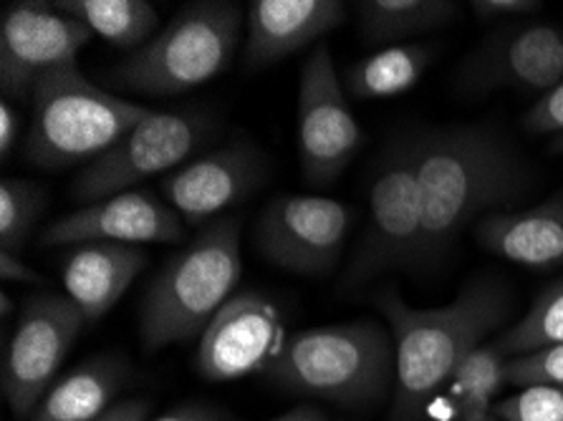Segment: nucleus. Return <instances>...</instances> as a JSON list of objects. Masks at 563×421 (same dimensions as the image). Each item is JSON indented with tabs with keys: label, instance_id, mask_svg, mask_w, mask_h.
Masks as SVG:
<instances>
[{
	"label": "nucleus",
	"instance_id": "6",
	"mask_svg": "<svg viewBox=\"0 0 563 421\" xmlns=\"http://www.w3.org/2000/svg\"><path fill=\"white\" fill-rule=\"evenodd\" d=\"M243 15V5L233 0L185 5L155 38L114 66L109 81L144 97H177L198 89L233 62Z\"/></svg>",
	"mask_w": 563,
	"mask_h": 421
},
{
	"label": "nucleus",
	"instance_id": "29",
	"mask_svg": "<svg viewBox=\"0 0 563 421\" xmlns=\"http://www.w3.org/2000/svg\"><path fill=\"white\" fill-rule=\"evenodd\" d=\"M523 129L533 136L563 134V81L541 93V99L526 111Z\"/></svg>",
	"mask_w": 563,
	"mask_h": 421
},
{
	"label": "nucleus",
	"instance_id": "35",
	"mask_svg": "<svg viewBox=\"0 0 563 421\" xmlns=\"http://www.w3.org/2000/svg\"><path fill=\"white\" fill-rule=\"evenodd\" d=\"M271 421H329L323 411H319L316 407H296L291 411H286L284 417H276Z\"/></svg>",
	"mask_w": 563,
	"mask_h": 421
},
{
	"label": "nucleus",
	"instance_id": "20",
	"mask_svg": "<svg viewBox=\"0 0 563 421\" xmlns=\"http://www.w3.org/2000/svg\"><path fill=\"white\" fill-rule=\"evenodd\" d=\"M130 379L132 368L122 356H93L51 386L29 421H97Z\"/></svg>",
	"mask_w": 563,
	"mask_h": 421
},
{
	"label": "nucleus",
	"instance_id": "26",
	"mask_svg": "<svg viewBox=\"0 0 563 421\" xmlns=\"http://www.w3.org/2000/svg\"><path fill=\"white\" fill-rule=\"evenodd\" d=\"M46 202V190L31 179L5 177L0 182V253L21 255Z\"/></svg>",
	"mask_w": 563,
	"mask_h": 421
},
{
	"label": "nucleus",
	"instance_id": "27",
	"mask_svg": "<svg viewBox=\"0 0 563 421\" xmlns=\"http://www.w3.org/2000/svg\"><path fill=\"white\" fill-rule=\"evenodd\" d=\"M493 417L500 421H563V389L545 384L520 386L508 399L496 401Z\"/></svg>",
	"mask_w": 563,
	"mask_h": 421
},
{
	"label": "nucleus",
	"instance_id": "12",
	"mask_svg": "<svg viewBox=\"0 0 563 421\" xmlns=\"http://www.w3.org/2000/svg\"><path fill=\"white\" fill-rule=\"evenodd\" d=\"M91 38L89 25L62 13L54 3L19 0L5 5L0 21L3 93L25 99L44 76L74 68L76 56Z\"/></svg>",
	"mask_w": 563,
	"mask_h": 421
},
{
	"label": "nucleus",
	"instance_id": "21",
	"mask_svg": "<svg viewBox=\"0 0 563 421\" xmlns=\"http://www.w3.org/2000/svg\"><path fill=\"white\" fill-rule=\"evenodd\" d=\"M434 51L424 43H397L374 51L346 71V91L352 99H389L407 93L432 64Z\"/></svg>",
	"mask_w": 563,
	"mask_h": 421
},
{
	"label": "nucleus",
	"instance_id": "9",
	"mask_svg": "<svg viewBox=\"0 0 563 421\" xmlns=\"http://www.w3.org/2000/svg\"><path fill=\"white\" fill-rule=\"evenodd\" d=\"M84 325L87 318L68 296L38 293L25 300L3 356V397L15 419L33 417Z\"/></svg>",
	"mask_w": 563,
	"mask_h": 421
},
{
	"label": "nucleus",
	"instance_id": "22",
	"mask_svg": "<svg viewBox=\"0 0 563 421\" xmlns=\"http://www.w3.org/2000/svg\"><path fill=\"white\" fill-rule=\"evenodd\" d=\"M354 8L366 43L397 46L407 38L448 25L460 5L450 0H362Z\"/></svg>",
	"mask_w": 563,
	"mask_h": 421
},
{
	"label": "nucleus",
	"instance_id": "17",
	"mask_svg": "<svg viewBox=\"0 0 563 421\" xmlns=\"http://www.w3.org/2000/svg\"><path fill=\"white\" fill-rule=\"evenodd\" d=\"M344 23L346 5L339 0H253L245 11L243 62L258 71L319 43Z\"/></svg>",
	"mask_w": 563,
	"mask_h": 421
},
{
	"label": "nucleus",
	"instance_id": "3",
	"mask_svg": "<svg viewBox=\"0 0 563 421\" xmlns=\"http://www.w3.org/2000/svg\"><path fill=\"white\" fill-rule=\"evenodd\" d=\"M243 273L241 222L218 218L190 245L173 255L142 306L144 351H159L205 333L233 298Z\"/></svg>",
	"mask_w": 563,
	"mask_h": 421
},
{
	"label": "nucleus",
	"instance_id": "2",
	"mask_svg": "<svg viewBox=\"0 0 563 421\" xmlns=\"http://www.w3.org/2000/svg\"><path fill=\"white\" fill-rule=\"evenodd\" d=\"M395 339V421H415L457 366L506 321L510 298L500 282L477 280L442 308H412L395 290L377 296Z\"/></svg>",
	"mask_w": 563,
	"mask_h": 421
},
{
	"label": "nucleus",
	"instance_id": "38",
	"mask_svg": "<svg viewBox=\"0 0 563 421\" xmlns=\"http://www.w3.org/2000/svg\"><path fill=\"white\" fill-rule=\"evenodd\" d=\"M477 421H500V419H496V417L490 414V417H485V419H477Z\"/></svg>",
	"mask_w": 563,
	"mask_h": 421
},
{
	"label": "nucleus",
	"instance_id": "11",
	"mask_svg": "<svg viewBox=\"0 0 563 421\" xmlns=\"http://www.w3.org/2000/svg\"><path fill=\"white\" fill-rule=\"evenodd\" d=\"M354 212L321 195H278L255 222V247L271 265L298 275H323L339 263Z\"/></svg>",
	"mask_w": 563,
	"mask_h": 421
},
{
	"label": "nucleus",
	"instance_id": "19",
	"mask_svg": "<svg viewBox=\"0 0 563 421\" xmlns=\"http://www.w3.org/2000/svg\"><path fill=\"white\" fill-rule=\"evenodd\" d=\"M477 245L531 270L563 265V192L536 208L490 212L475 228Z\"/></svg>",
	"mask_w": 563,
	"mask_h": 421
},
{
	"label": "nucleus",
	"instance_id": "28",
	"mask_svg": "<svg viewBox=\"0 0 563 421\" xmlns=\"http://www.w3.org/2000/svg\"><path fill=\"white\" fill-rule=\"evenodd\" d=\"M508 384L518 386V389L520 386H533V384H545V386L563 389V343L510 358Z\"/></svg>",
	"mask_w": 563,
	"mask_h": 421
},
{
	"label": "nucleus",
	"instance_id": "15",
	"mask_svg": "<svg viewBox=\"0 0 563 421\" xmlns=\"http://www.w3.org/2000/svg\"><path fill=\"white\" fill-rule=\"evenodd\" d=\"M180 243L185 220L175 208L147 190L122 192L64 214L41 230V247H74L84 243Z\"/></svg>",
	"mask_w": 563,
	"mask_h": 421
},
{
	"label": "nucleus",
	"instance_id": "16",
	"mask_svg": "<svg viewBox=\"0 0 563 421\" xmlns=\"http://www.w3.org/2000/svg\"><path fill=\"white\" fill-rule=\"evenodd\" d=\"M268 179V162L249 142L208 152L162 182V195L185 225H202L243 202Z\"/></svg>",
	"mask_w": 563,
	"mask_h": 421
},
{
	"label": "nucleus",
	"instance_id": "33",
	"mask_svg": "<svg viewBox=\"0 0 563 421\" xmlns=\"http://www.w3.org/2000/svg\"><path fill=\"white\" fill-rule=\"evenodd\" d=\"M0 275L5 282H31V286H44V278L21 261V255L0 253Z\"/></svg>",
	"mask_w": 563,
	"mask_h": 421
},
{
	"label": "nucleus",
	"instance_id": "32",
	"mask_svg": "<svg viewBox=\"0 0 563 421\" xmlns=\"http://www.w3.org/2000/svg\"><path fill=\"white\" fill-rule=\"evenodd\" d=\"M21 134V114L8 101L0 104V157L8 159Z\"/></svg>",
	"mask_w": 563,
	"mask_h": 421
},
{
	"label": "nucleus",
	"instance_id": "37",
	"mask_svg": "<svg viewBox=\"0 0 563 421\" xmlns=\"http://www.w3.org/2000/svg\"><path fill=\"white\" fill-rule=\"evenodd\" d=\"M551 152L553 154H563V134L561 136H553V140H551Z\"/></svg>",
	"mask_w": 563,
	"mask_h": 421
},
{
	"label": "nucleus",
	"instance_id": "5",
	"mask_svg": "<svg viewBox=\"0 0 563 421\" xmlns=\"http://www.w3.org/2000/svg\"><path fill=\"white\" fill-rule=\"evenodd\" d=\"M31 101L23 157L41 169L91 165L152 111L93 86L79 66L44 76Z\"/></svg>",
	"mask_w": 563,
	"mask_h": 421
},
{
	"label": "nucleus",
	"instance_id": "36",
	"mask_svg": "<svg viewBox=\"0 0 563 421\" xmlns=\"http://www.w3.org/2000/svg\"><path fill=\"white\" fill-rule=\"evenodd\" d=\"M0 308H3V311H0V315H3V318H8V315H11V311H13L11 296H8L5 290H3V296H0Z\"/></svg>",
	"mask_w": 563,
	"mask_h": 421
},
{
	"label": "nucleus",
	"instance_id": "13",
	"mask_svg": "<svg viewBox=\"0 0 563 421\" xmlns=\"http://www.w3.org/2000/svg\"><path fill=\"white\" fill-rule=\"evenodd\" d=\"M280 311L261 293H238L200 336L198 372L208 381H235L268 372L286 346Z\"/></svg>",
	"mask_w": 563,
	"mask_h": 421
},
{
	"label": "nucleus",
	"instance_id": "4",
	"mask_svg": "<svg viewBox=\"0 0 563 421\" xmlns=\"http://www.w3.org/2000/svg\"><path fill=\"white\" fill-rule=\"evenodd\" d=\"M268 381L298 397L366 409L382 401L395 376V348L372 321L323 325L288 336L268 366Z\"/></svg>",
	"mask_w": 563,
	"mask_h": 421
},
{
	"label": "nucleus",
	"instance_id": "34",
	"mask_svg": "<svg viewBox=\"0 0 563 421\" xmlns=\"http://www.w3.org/2000/svg\"><path fill=\"white\" fill-rule=\"evenodd\" d=\"M147 411H150V403L144 399H126V401H117L114 407L97 421H147Z\"/></svg>",
	"mask_w": 563,
	"mask_h": 421
},
{
	"label": "nucleus",
	"instance_id": "8",
	"mask_svg": "<svg viewBox=\"0 0 563 421\" xmlns=\"http://www.w3.org/2000/svg\"><path fill=\"white\" fill-rule=\"evenodd\" d=\"M424 253V210L417 182L412 142H399L384 154L369 187V225L344 288H360L384 270L417 268Z\"/></svg>",
	"mask_w": 563,
	"mask_h": 421
},
{
	"label": "nucleus",
	"instance_id": "23",
	"mask_svg": "<svg viewBox=\"0 0 563 421\" xmlns=\"http://www.w3.org/2000/svg\"><path fill=\"white\" fill-rule=\"evenodd\" d=\"M54 5L124 51L142 48L159 29V15L147 0H58Z\"/></svg>",
	"mask_w": 563,
	"mask_h": 421
},
{
	"label": "nucleus",
	"instance_id": "7",
	"mask_svg": "<svg viewBox=\"0 0 563 421\" xmlns=\"http://www.w3.org/2000/svg\"><path fill=\"white\" fill-rule=\"evenodd\" d=\"M216 132V119L202 109L155 111L122 136L112 149L84 167L71 182L76 202L93 204L132 192L136 185L183 167Z\"/></svg>",
	"mask_w": 563,
	"mask_h": 421
},
{
	"label": "nucleus",
	"instance_id": "10",
	"mask_svg": "<svg viewBox=\"0 0 563 421\" xmlns=\"http://www.w3.org/2000/svg\"><path fill=\"white\" fill-rule=\"evenodd\" d=\"M364 144V132L346 104L329 46L319 43L306 58L298 81L296 147L303 179L329 187L344 175Z\"/></svg>",
	"mask_w": 563,
	"mask_h": 421
},
{
	"label": "nucleus",
	"instance_id": "25",
	"mask_svg": "<svg viewBox=\"0 0 563 421\" xmlns=\"http://www.w3.org/2000/svg\"><path fill=\"white\" fill-rule=\"evenodd\" d=\"M496 343L508 358L563 343V278L541 290L528 313Z\"/></svg>",
	"mask_w": 563,
	"mask_h": 421
},
{
	"label": "nucleus",
	"instance_id": "18",
	"mask_svg": "<svg viewBox=\"0 0 563 421\" xmlns=\"http://www.w3.org/2000/svg\"><path fill=\"white\" fill-rule=\"evenodd\" d=\"M150 257L140 245L84 243L74 245L64 261L66 296L79 306L87 323H97L122 300Z\"/></svg>",
	"mask_w": 563,
	"mask_h": 421
},
{
	"label": "nucleus",
	"instance_id": "31",
	"mask_svg": "<svg viewBox=\"0 0 563 421\" xmlns=\"http://www.w3.org/2000/svg\"><path fill=\"white\" fill-rule=\"evenodd\" d=\"M155 421H235V417L228 409L212 407V403H180Z\"/></svg>",
	"mask_w": 563,
	"mask_h": 421
},
{
	"label": "nucleus",
	"instance_id": "30",
	"mask_svg": "<svg viewBox=\"0 0 563 421\" xmlns=\"http://www.w3.org/2000/svg\"><path fill=\"white\" fill-rule=\"evenodd\" d=\"M539 8L541 3H536V0H475L473 13L483 21H500L536 13Z\"/></svg>",
	"mask_w": 563,
	"mask_h": 421
},
{
	"label": "nucleus",
	"instance_id": "24",
	"mask_svg": "<svg viewBox=\"0 0 563 421\" xmlns=\"http://www.w3.org/2000/svg\"><path fill=\"white\" fill-rule=\"evenodd\" d=\"M508 361L498 343H483L457 366L448 381L455 421H477L493 414L498 394L508 384Z\"/></svg>",
	"mask_w": 563,
	"mask_h": 421
},
{
	"label": "nucleus",
	"instance_id": "14",
	"mask_svg": "<svg viewBox=\"0 0 563 421\" xmlns=\"http://www.w3.org/2000/svg\"><path fill=\"white\" fill-rule=\"evenodd\" d=\"M471 91H539L563 81V29L553 23H510L493 31L460 74Z\"/></svg>",
	"mask_w": 563,
	"mask_h": 421
},
{
	"label": "nucleus",
	"instance_id": "1",
	"mask_svg": "<svg viewBox=\"0 0 563 421\" xmlns=\"http://www.w3.org/2000/svg\"><path fill=\"white\" fill-rule=\"evenodd\" d=\"M412 157L424 210V253L440 257L483 214L528 192L531 171L514 144L490 126L417 134Z\"/></svg>",
	"mask_w": 563,
	"mask_h": 421
}]
</instances>
